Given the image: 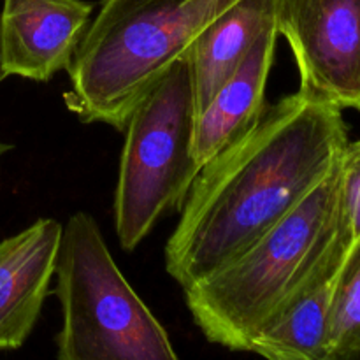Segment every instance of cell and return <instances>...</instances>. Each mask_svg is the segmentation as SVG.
Returning <instances> with one entry per match:
<instances>
[{
	"mask_svg": "<svg viewBox=\"0 0 360 360\" xmlns=\"http://www.w3.org/2000/svg\"><path fill=\"white\" fill-rule=\"evenodd\" d=\"M192 74L188 58L176 62L143 97L125 123L115 192V229L132 252L158 218L181 207L200 172L193 158Z\"/></svg>",
	"mask_w": 360,
	"mask_h": 360,
	"instance_id": "obj_5",
	"label": "cell"
},
{
	"mask_svg": "<svg viewBox=\"0 0 360 360\" xmlns=\"http://www.w3.org/2000/svg\"><path fill=\"white\" fill-rule=\"evenodd\" d=\"M341 224L352 239H360V139L348 143L341 155Z\"/></svg>",
	"mask_w": 360,
	"mask_h": 360,
	"instance_id": "obj_13",
	"label": "cell"
},
{
	"mask_svg": "<svg viewBox=\"0 0 360 360\" xmlns=\"http://www.w3.org/2000/svg\"><path fill=\"white\" fill-rule=\"evenodd\" d=\"M11 150H13V146H11V144L2 143V141H0V158H2L4 155H6L7 151H11Z\"/></svg>",
	"mask_w": 360,
	"mask_h": 360,
	"instance_id": "obj_15",
	"label": "cell"
},
{
	"mask_svg": "<svg viewBox=\"0 0 360 360\" xmlns=\"http://www.w3.org/2000/svg\"><path fill=\"white\" fill-rule=\"evenodd\" d=\"M63 225L41 218L0 241V350H16L34 330L55 278Z\"/></svg>",
	"mask_w": 360,
	"mask_h": 360,
	"instance_id": "obj_8",
	"label": "cell"
},
{
	"mask_svg": "<svg viewBox=\"0 0 360 360\" xmlns=\"http://www.w3.org/2000/svg\"><path fill=\"white\" fill-rule=\"evenodd\" d=\"M348 144L341 109L297 91L262 112L197 174L165 245V271L190 287L294 211Z\"/></svg>",
	"mask_w": 360,
	"mask_h": 360,
	"instance_id": "obj_1",
	"label": "cell"
},
{
	"mask_svg": "<svg viewBox=\"0 0 360 360\" xmlns=\"http://www.w3.org/2000/svg\"><path fill=\"white\" fill-rule=\"evenodd\" d=\"M333 357L360 348V239L345 257L330 301Z\"/></svg>",
	"mask_w": 360,
	"mask_h": 360,
	"instance_id": "obj_12",
	"label": "cell"
},
{
	"mask_svg": "<svg viewBox=\"0 0 360 360\" xmlns=\"http://www.w3.org/2000/svg\"><path fill=\"white\" fill-rule=\"evenodd\" d=\"M330 360H360V348L359 350L343 352V354H336Z\"/></svg>",
	"mask_w": 360,
	"mask_h": 360,
	"instance_id": "obj_14",
	"label": "cell"
},
{
	"mask_svg": "<svg viewBox=\"0 0 360 360\" xmlns=\"http://www.w3.org/2000/svg\"><path fill=\"white\" fill-rule=\"evenodd\" d=\"M274 25L299 69V91L360 111V0H274Z\"/></svg>",
	"mask_w": 360,
	"mask_h": 360,
	"instance_id": "obj_6",
	"label": "cell"
},
{
	"mask_svg": "<svg viewBox=\"0 0 360 360\" xmlns=\"http://www.w3.org/2000/svg\"><path fill=\"white\" fill-rule=\"evenodd\" d=\"M341 157L313 192L211 276L183 288L185 301L207 341L248 352L257 330L273 319L352 239L341 224Z\"/></svg>",
	"mask_w": 360,
	"mask_h": 360,
	"instance_id": "obj_2",
	"label": "cell"
},
{
	"mask_svg": "<svg viewBox=\"0 0 360 360\" xmlns=\"http://www.w3.org/2000/svg\"><path fill=\"white\" fill-rule=\"evenodd\" d=\"M276 25L259 35L236 72L195 118L193 158L199 169L255 123L266 105V86L276 49Z\"/></svg>",
	"mask_w": 360,
	"mask_h": 360,
	"instance_id": "obj_10",
	"label": "cell"
},
{
	"mask_svg": "<svg viewBox=\"0 0 360 360\" xmlns=\"http://www.w3.org/2000/svg\"><path fill=\"white\" fill-rule=\"evenodd\" d=\"M350 246H340L315 276L273 316L248 345L266 360H330V301L338 271Z\"/></svg>",
	"mask_w": 360,
	"mask_h": 360,
	"instance_id": "obj_9",
	"label": "cell"
},
{
	"mask_svg": "<svg viewBox=\"0 0 360 360\" xmlns=\"http://www.w3.org/2000/svg\"><path fill=\"white\" fill-rule=\"evenodd\" d=\"M91 14L86 0H4L0 81L18 76L46 83L67 69Z\"/></svg>",
	"mask_w": 360,
	"mask_h": 360,
	"instance_id": "obj_7",
	"label": "cell"
},
{
	"mask_svg": "<svg viewBox=\"0 0 360 360\" xmlns=\"http://www.w3.org/2000/svg\"><path fill=\"white\" fill-rule=\"evenodd\" d=\"M239 0H102L67 67V109L116 130L200 34Z\"/></svg>",
	"mask_w": 360,
	"mask_h": 360,
	"instance_id": "obj_3",
	"label": "cell"
},
{
	"mask_svg": "<svg viewBox=\"0 0 360 360\" xmlns=\"http://www.w3.org/2000/svg\"><path fill=\"white\" fill-rule=\"evenodd\" d=\"M55 278L62 308L58 360H179L91 214L74 213L63 225Z\"/></svg>",
	"mask_w": 360,
	"mask_h": 360,
	"instance_id": "obj_4",
	"label": "cell"
},
{
	"mask_svg": "<svg viewBox=\"0 0 360 360\" xmlns=\"http://www.w3.org/2000/svg\"><path fill=\"white\" fill-rule=\"evenodd\" d=\"M274 23V0H239L197 37L190 48L195 118L236 72L253 42Z\"/></svg>",
	"mask_w": 360,
	"mask_h": 360,
	"instance_id": "obj_11",
	"label": "cell"
}]
</instances>
